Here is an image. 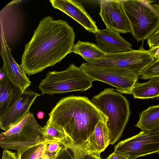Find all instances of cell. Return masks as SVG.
Wrapping results in <instances>:
<instances>
[{"mask_svg": "<svg viewBox=\"0 0 159 159\" xmlns=\"http://www.w3.org/2000/svg\"><path fill=\"white\" fill-rule=\"evenodd\" d=\"M75 34L66 21L48 16L41 20L25 45L21 66L30 76L60 62L72 52Z\"/></svg>", "mask_w": 159, "mask_h": 159, "instance_id": "cell-1", "label": "cell"}, {"mask_svg": "<svg viewBox=\"0 0 159 159\" xmlns=\"http://www.w3.org/2000/svg\"><path fill=\"white\" fill-rule=\"evenodd\" d=\"M107 120H101L96 126L92 135L82 146L88 154L100 156L109 144L108 131L106 125Z\"/></svg>", "mask_w": 159, "mask_h": 159, "instance_id": "cell-16", "label": "cell"}, {"mask_svg": "<svg viewBox=\"0 0 159 159\" xmlns=\"http://www.w3.org/2000/svg\"><path fill=\"white\" fill-rule=\"evenodd\" d=\"M47 122L64 133L70 143L82 147L99 121L107 117L85 97L62 98L48 114Z\"/></svg>", "mask_w": 159, "mask_h": 159, "instance_id": "cell-2", "label": "cell"}, {"mask_svg": "<svg viewBox=\"0 0 159 159\" xmlns=\"http://www.w3.org/2000/svg\"><path fill=\"white\" fill-rule=\"evenodd\" d=\"M44 146L40 151L37 159H42L43 151L44 149Z\"/></svg>", "mask_w": 159, "mask_h": 159, "instance_id": "cell-32", "label": "cell"}, {"mask_svg": "<svg viewBox=\"0 0 159 159\" xmlns=\"http://www.w3.org/2000/svg\"><path fill=\"white\" fill-rule=\"evenodd\" d=\"M53 7L62 11L82 25L87 31L95 34L99 29L96 23L79 2L75 0H51Z\"/></svg>", "mask_w": 159, "mask_h": 159, "instance_id": "cell-12", "label": "cell"}, {"mask_svg": "<svg viewBox=\"0 0 159 159\" xmlns=\"http://www.w3.org/2000/svg\"><path fill=\"white\" fill-rule=\"evenodd\" d=\"M153 54L155 59H159V47L154 49H149Z\"/></svg>", "mask_w": 159, "mask_h": 159, "instance_id": "cell-29", "label": "cell"}, {"mask_svg": "<svg viewBox=\"0 0 159 159\" xmlns=\"http://www.w3.org/2000/svg\"><path fill=\"white\" fill-rule=\"evenodd\" d=\"M86 159H102L100 156L94 154H88Z\"/></svg>", "mask_w": 159, "mask_h": 159, "instance_id": "cell-30", "label": "cell"}, {"mask_svg": "<svg viewBox=\"0 0 159 159\" xmlns=\"http://www.w3.org/2000/svg\"><path fill=\"white\" fill-rule=\"evenodd\" d=\"M72 153L66 145H64L54 159H72Z\"/></svg>", "mask_w": 159, "mask_h": 159, "instance_id": "cell-26", "label": "cell"}, {"mask_svg": "<svg viewBox=\"0 0 159 159\" xmlns=\"http://www.w3.org/2000/svg\"><path fill=\"white\" fill-rule=\"evenodd\" d=\"M95 34L97 45L106 54L122 53L133 49L131 44L123 38L119 33L108 28L99 30Z\"/></svg>", "mask_w": 159, "mask_h": 159, "instance_id": "cell-14", "label": "cell"}, {"mask_svg": "<svg viewBox=\"0 0 159 159\" xmlns=\"http://www.w3.org/2000/svg\"><path fill=\"white\" fill-rule=\"evenodd\" d=\"M91 102L108 118L106 123L109 144L113 145L120 138L130 115L129 103L120 93L107 88L94 97Z\"/></svg>", "mask_w": 159, "mask_h": 159, "instance_id": "cell-3", "label": "cell"}, {"mask_svg": "<svg viewBox=\"0 0 159 159\" xmlns=\"http://www.w3.org/2000/svg\"><path fill=\"white\" fill-rule=\"evenodd\" d=\"M66 145L72 152V159H86L88 154L82 147L70 142Z\"/></svg>", "mask_w": 159, "mask_h": 159, "instance_id": "cell-24", "label": "cell"}, {"mask_svg": "<svg viewBox=\"0 0 159 159\" xmlns=\"http://www.w3.org/2000/svg\"><path fill=\"white\" fill-rule=\"evenodd\" d=\"M65 145L58 142H46L44 146L42 159H54Z\"/></svg>", "mask_w": 159, "mask_h": 159, "instance_id": "cell-22", "label": "cell"}, {"mask_svg": "<svg viewBox=\"0 0 159 159\" xmlns=\"http://www.w3.org/2000/svg\"><path fill=\"white\" fill-rule=\"evenodd\" d=\"M41 126L30 113L18 124L0 134V146L4 149L17 151L43 141Z\"/></svg>", "mask_w": 159, "mask_h": 159, "instance_id": "cell-6", "label": "cell"}, {"mask_svg": "<svg viewBox=\"0 0 159 159\" xmlns=\"http://www.w3.org/2000/svg\"><path fill=\"white\" fill-rule=\"evenodd\" d=\"M105 159H127L125 157L114 152L110 155Z\"/></svg>", "mask_w": 159, "mask_h": 159, "instance_id": "cell-28", "label": "cell"}, {"mask_svg": "<svg viewBox=\"0 0 159 159\" xmlns=\"http://www.w3.org/2000/svg\"><path fill=\"white\" fill-rule=\"evenodd\" d=\"M1 36L0 54L3 61V66L8 76L23 92L30 85L31 82L21 65L18 64L13 58L3 33Z\"/></svg>", "mask_w": 159, "mask_h": 159, "instance_id": "cell-13", "label": "cell"}, {"mask_svg": "<svg viewBox=\"0 0 159 159\" xmlns=\"http://www.w3.org/2000/svg\"><path fill=\"white\" fill-rule=\"evenodd\" d=\"M91 81H99L114 87L119 93L131 94L139 74L128 69L91 66L83 63L79 67Z\"/></svg>", "mask_w": 159, "mask_h": 159, "instance_id": "cell-7", "label": "cell"}, {"mask_svg": "<svg viewBox=\"0 0 159 159\" xmlns=\"http://www.w3.org/2000/svg\"><path fill=\"white\" fill-rule=\"evenodd\" d=\"M92 82L80 67L70 64L62 71H49L38 87L42 95L51 96L67 92L84 91L92 87Z\"/></svg>", "mask_w": 159, "mask_h": 159, "instance_id": "cell-5", "label": "cell"}, {"mask_svg": "<svg viewBox=\"0 0 159 159\" xmlns=\"http://www.w3.org/2000/svg\"><path fill=\"white\" fill-rule=\"evenodd\" d=\"M72 52L81 56L87 62L100 58L106 54L100 49L97 45L80 41L74 44Z\"/></svg>", "mask_w": 159, "mask_h": 159, "instance_id": "cell-19", "label": "cell"}, {"mask_svg": "<svg viewBox=\"0 0 159 159\" xmlns=\"http://www.w3.org/2000/svg\"><path fill=\"white\" fill-rule=\"evenodd\" d=\"M114 152L127 159L159 153V131H141L139 134L119 142Z\"/></svg>", "mask_w": 159, "mask_h": 159, "instance_id": "cell-9", "label": "cell"}, {"mask_svg": "<svg viewBox=\"0 0 159 159\" xmlns=\"http://www.w3.org/2000/svg\"><path fill=\"white\" fill-rule=\"evenodd\" d=\"M139 78L143 80L159 78V59H155L140 73Z\"/></svg>", "mask_w": 159, "mask_h": 159, "instance_id": "cell-23", "label": "cell"}, {"mask_svg": "<svg viewBox=\"0 0 159 159\" xmlns=\"http://www.w3.org/2000/svg\"><path fill=\"white\" fill-rule=\"evenodd\" d=\"M22 93L3 66L0 69V116L13 104Z\"/></svg>", "mask_w": 159, "mask_h": 159, "instance_id": "cell-15", "label": "cell"}, {"mask_svg": "<svg viewBox=\"0 0 159 159\" xmlns=\"http://www.w3.org/2000/svg\"><path fill=\"white\" fill-rule=\"evenodd\" d=\"M132 34L143 43L159 29V4L145 0H121Z\"/></svg>", "mask_w": 159, "mask_h": 159, "instance_id": "cell-4", "label": "cell"}, {"mask_svg": "<svg viewBox=\"0 0 159 159\" xmlns=\"http://www.w3.org/2000/svg\"><path fill=\"white\" fill-rule=\"evenodd\" d=\"M155 59L150 49L145 50L143 44L138 50L118 53L106 54L87 62L95 66L121 68L132 70L140 75Z\"/></svg>", "mask_w": 159, "mask_h": 159, "instance_id": "cell-8", "label": "cell"}, {"mask_svg": "<svg viewBox=\"0 0 159 159\" xmlns=\"http://www.w3.org/2000/svg\"><path fill=\"white\" fill-rule=\"evenodd\" d=\"M46 142L17 151L18 159H37L39 155Z\"/></svg>", "mask_w": 159, "mask_h": 159, "instance_id": "cell-21", "label": "cell"}, {"mask_svg": "<svg viewBox=\"0 0 159 159\" xmlns=\"http://www.w3.org/2000/svg\"><path fill=\"white\" fill-rule=\"evenodd\" d=\"M147 44L149 49H154L159 47V29L147 39Z\"/></svg>", "mask_w": 159, "mask_h": 159, "instance_id": "cell-25", "label": "cell"}, {"mask_svg": "<svg viewBox=\"0 0 159 159\" xmlns=\"http://www.w3.org/2000/svg\"><path fill=\"white\" fill-rule=\"evenodd\" d=\"M134 98L138 99L153 98L159 97V78L149 79L147 82L137 83L132 91Z\"/></svg>", "mask_w": 159, "mask_h": 159, "instance_id": "cell-18", "label": "cell"}, {"mask_svg": "<svg viewBox=\"0 0 159 159\" xmlns=\"http://www.w3.org/2000/svg\"><path fill=\"white\" fill-rule=\"evenodd\" d=\"M40 94L33 91L25 90L2 115L0 116L1 129L6 131L18 124L28 114L35 99Z\"/></svg>", "mask_w": 159, "mask_h": 159, "instance_id": "cell-11", "label": "cell"}, {"mask_svg": "<svg viewBox=\"0 0 159 159\" xmlns=\"http://www.w3.org/2000/svg\"><path fill=\"white\" fill-rule=\"evenodd\" d=\"M2 159H18L17 153L7 149L3 152Z\"/></svg>", "mask_w": 159, "mask_h": 159, "instance_id": "cell-27", "label": "cell"}, {"mask_svg": "<svg viewBox=\"0 0 159 159\" xmlns=\"http://www.w3.org/2000/svg\"><path fill=\"white\" fill-rule=\"evenodd\" d=\"M44 115V112L42 111H39L37 114V117L38 119H41L43 118Z\"/></svg>", "mask_w": 159, "mask_h": 159, "instance_id": "cell-31", "label": "cell"}, {"mask_svg": "<svg viewBox=\"0 0 159 159\" xmlns=\"http://www.w3.org/2000/svg\"><path fill=\"white\" fill-rule=\"evenodd\" d=\"M40 130L45 142H58L66 145L69 143L66 134L49 122H47L45 126L41 127Z\"/></svg>", "mask_w": 159, "mask_h": 159, "instance_id": "cell-20", "label": "cell"}, {"mask_svg": "<svg viewBox=\"0 0 159 159\" xmlns=\"http://www.w3.org/2000/svg\"><path fill=\"white\" fill-rule=\"evenodd\" d=\"M99 15L107 28L118 33H132L121 0H101Z\"/></svg>", "mask_w": 159, "mask_h": 159, "instance_id": "cell-10", "label": "cell"}, {"mask_svg": "<svg viewBox=\"0 0 159 159\" xmlns=\"http://www.w3.org/2000/svg\"><path fill=\"white\" fill-rule=\"evenodd\" d=\"M135 126L141 131H159V105L150 107L142 111Z\"/></svg>", "mask_w": 159, "mask_h": 159, "instance_id": "cell-17", "label": "cell"}]
</instances>
